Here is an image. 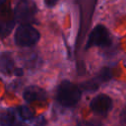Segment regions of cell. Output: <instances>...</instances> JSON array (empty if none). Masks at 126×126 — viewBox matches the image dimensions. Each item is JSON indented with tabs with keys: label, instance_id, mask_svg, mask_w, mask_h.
Listing matches in <instances>:
<instances>
[{
	"label": "cell",
	"instance_id": "cell-1",
	"mask_svg": "<svg viewBox=\"0 0 126 126\" xmlns=\"http://www.w3.org/2000/svg\"><path fill=\"white\" fill-rule=\"evenodd\" d=\"M82 96V91L80 87L74 85L70 81H62L57 87L56 91V99L57 101L65 106L72 107L76 105Z\"/></svg>",
	"mask_w": 126,
	"mask_h": 126
},
{
	"label": "cell",
	"instance_id": "cell-2",
	"mask_svg": "<svg viewBox=\"0 0 126 126\" xmlns=\"http://www.w3.org/2000/svg\"><path fill=\"white\" fill-rule=\"evenodd\" d=\"M40 34L36 29L31 25H20L15 32V42L18 46H32L39 40Z\"/></svg>",
	"mask_w": 126,
	"mask_h": 126
},
{
	"label": "cell",
	"instance_id": "cell-3",
	"mask_svg": "<svg viewBox=\"0 0 126 126\" xmlns=\"http://www.w3.org/2000/svg\"><path fill=\"white\" fill-rule=\"evenodd\" d=\"M110 43H111V38L108 30L102 25H97L92 30L89 35L86 48H90L92 46L106 47Z\"/></svg>",
	"mask_w": 126,
	"mask_h": 126
},
{
	"label": "cell",
	"instance_id": "cell-4",
	"mask_svg": "<svg viewBox=\"0 0 126 126\" xmlns=\"http://www.w3.org/2000/svg\"><path fill=\"white\" fill-rule=\"evenodd\" d=\"M46 121L43 117H37L35 123H30L22 120L15 112L14 109H9L0 115L1 126H45Z\"/></svg>",
	"mask_w": 126,
	"mask_h": 126
},
{
	"label": "cell",
	"instance_id": "cell-5",
	"mask_svg": "<svg viewBox=\"0 0 126 126\" xmlns=\"http://www.w3.org/2000/svg\"><path fill=\"white\" fill-rule=\"evenodd\" d=\"M36 7L34 6L33 3L28 2V1H22L20 2L15 11H14V19L15 22H20L21 25H30L29 23L32 20L34 14H35V9Z\"/></svg>",
	"mask_w": 126,
	"mask_h": 126
},
{
	"label": "cell",
	"instance_id": "cell-6",
	"mask_svg": "<svg viewBox=\"0 0 126 126\" xmlns=\"http://www.w3.org/2000/svg\"><path fill=\"white\" fill-rule=\"evenodd\" d=\"M14 16L5 0H0V37L6 36L13 29Z\"/></svg>",
	"mask_w": 126,
	"mask_h": 126
},
{
	"label": "cell",
	"instance_id": "cell-7",
	"mask_svg": "<svg viewBox=\"0 0 126 126\" xmlns=\"http://www.w3.org/2000/svg\"><path fill=\"white\" fill-rule=\"evenodd\" d=\"M90 106L94 113L98 115H105L112 108V99L107 94H100L92 99Z\"/></svg>",
	"mask_w": 126,
	"mask_h": 126
},
{
	"label": "cell",
	"instance_id": "cell-8",
	"mask_svg": "<svg viewBox=\"0 0 126 126\" xmlns=\"http://www.w3.org/2000/svg\"><path fill=\"white\" fill-rule=\"evenodd\" d=\"M111 78V71L108 68H103L95 78H93L90 81H87L85 83H83L81 85V88L85 91H89V92H94L96 89H98L99 85L101 83L107 82L109 81Z\"/></svg>",
	"mask_w": 126,
	"mask_h": 126
},
{
	"label": "cell",
	"instance_id": "cell-9",
	"mask_svg": "<svg viewBox=\"0 0 126 126\" xmlns=\"http://www.w3.org/2000/svg\"><path fill=\"white\" fill-rule=\"evenodd\" d=\"M23 96L27 102H33V101H44L47 98L46 92L36 86H30L25 89L23 93Z\"/></svg>",
	"mask_w": 126,
	"mask_h": 126
},
{
	"label": "cell",
	"instance_id": "cell-10",
	"mask_svg": "<svg viewBox=\"0 0 126 126\" xmlns=\"http://www.w3.org/2000/svg\"><path fill=\"white\" fill-rule=\"evenodd\" d=\"M16 68L14 66V61L12 55L9 52H1L0 53V72L10 75L14 74Z\"/></svg>",
	"mask_w": 126,
	"mask_h": 126
},
{
	"label": "cell",
	"instance_id": "cell-11",
	"mask_svg": "<svg viewBox=\"0 0 126 126\" xmlns=\"http://www.w3.org/2000/svg\"><path fill=\"white\" fill-rule=\"evenodd\" d=\"M76 126H102L98 120H82L77 123Z\"/></svg>",
	"mask_w": 126,
	"mask_h": 126
},
{
	"label": "cell",
	"instance_id": "cell-12",
	"mask_svg": "<svg viewBox=\"0 0 126 126\" xmlns=\"http://www.w3.org/2000/svg\"><path fill=\"white\" fill-rule=\"evenodd\" d=\"M58 1L59 0H44V5L46 7H48V8H51V7L55 6Z\"/></svg>",
	"mask_w": 126,
	"mask_h": 126
},
{
	"label": "cell",
	"instance_id": "cell-13",
	"mask_svg": "<svg viewBox=\"0 0 126 126\" xmlns=\"http://www.w3.org/2000/svg\"><path fill=\"white\" fill-rule=\"evenodd\" d=\"M120 122L124 125H126V107L122 110L121 114H120Z\"/></svg>",
	"mask_w": 126,
	"mask_h": 126
}]
</instances>
